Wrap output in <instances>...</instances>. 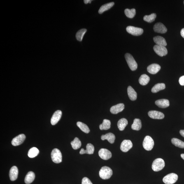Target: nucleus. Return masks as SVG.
<instances>
[{"instance_id": "nucleus-16", "label": "nucleus", "mask_w": 184, "mask_h": 184, "mask_svg": "<svg viewBox=\"0 0 184 184\" xmlns=\"http://www.w3.org/2000/svg\"><path fill=\"white\" fill-rule=\"evenodd\" d=\"M124 108V105L123 103H120L112 107L110 109V112L112 114H116L122 111Z\"/></svg>"}, {"instance_id": "nucleus-1", "label": "nucleus", "mask_w": 184, "mask_h": 184, "mask_svg": "<svg viewBox=\"0 0 184 184\" xmlns=\"http://www.w3.org/2000/svg\"><path fill=\"white\" fill-rule=\"evenodd\" d=\"M99 174L100 177L103 179H109L113 175V171L108 166H103L99 171Z\"/></svg>"}, {"instance_id": "nucleus-37", "label": "nucleus", "mask_w": 184, "mask_h": 184, "mask_svg": "<svg viewBox=\"0 0 184 184\" xmlns=\"http://www.w3.org/2000/svg\"><path fill=\"white\" fill-rule=\"evenodd\" d=\"M82 184H93L92 182L89 180V179L86 177H84L82 180Z\"/></svg>"}, {"instance_id": "nucleus-7", "label": "nucleus", "mask_w": 184, "mask_h": 184, "mask_svg": "<svg viewBox=\"0 0 184 184\" xmlns=\"http://www.w3.org/2000/svg\"><path fill=\"white\" fill-rule=\"evenodd\" d=\"M127 32L133 35L139 36L143 34V31L141 28L134 27L132 26H129L126 28Z\"/></svg>"}, {"instance_id": "nucleus-11", "label": "nucleus", "mask_w": 184, "mask_h": 184, "mask_svg": "<svg viewBox=\"0 0 184 184\" xmlns=\"http://www.w3.org/2000/svg\"><path fill=\"white\" fill-rule=\"evenodd\" d=\"M26 138V136L24 134H21L16 137L12 139L11 143L14 146H17L24 142Z\"/></svg>"}, {"instance_id": "nucleus-35", "label": "nucleus", "mask_w": 184, "mask_h": 184, "mask_svg": "<svg viewBox=\"0 0 184 184\" xmlns=\"http://www.w3.org/2000/svg\"><path fill=\"white\" fill-rule=\"evenodd\" d=\"M87 29H82L78 31L76 35V39L78 41H81Z\"/></svg>"}, {"instance_id": "nucleus-41", "label": "nucleus", "mask_w": 184, "mask_h": 184, "mask_svg": "<svg viewBox=\"0 0 184 184\" xmlns=\"http://www.w3.org/2000/svg\"><path fill=\"white\" fill-rule=\"evenodd\" d=\"M180 134L184 138V130H181L180 131Z\"/></svg>"}, {"instance_id": "nucleus-28", "label": "nucleus", "mask_w": 184, "mask_h": 184, "mask_svg": "<svg viewBox=\"0 0 184 184\" xmlns=\"http://www.w3.org/2000/svg\"><path fill=\"white\" fill-rule=\"evenodd\" d=\"M114 5V2L110 3L103 5L100 8L98 12L99 14L102 13L104 11L110 9Z\"/></svg>"}, {"instance_id": "nucleus-23", "label": "nucleus", "mask_w": 184, "mask_h": 184, "mask_svg": "<svg viewBox=\"0 0 184 184\" xmlns=\"http://www.w3.org/2000/svg\"><path fill=\"white\" fill-rule=\"evenodd\" d=\"M35 173L33 172L29 171L26 175L25 178V183L26 184H29L34 181L35 179Z\"/></svg>"}, {"instance_id": "nucleus-29", "label": "nucleus", "mask_w": 184, "mask_h": 184, "mask_svg": "<svg viewBox=\"0 0 184 184\" xmlns=\"http://www.w3.org/2000/svg\"><path fill=\"white\" fill-rule=\"evenodd\" d=\"M165 88V85L164 83H158L154 86L151 89V92L155 93L159 91L164 90Z\"/></svg>"}, {"instance_id": "nucleus-20", "label": "nucleus", "mask_w": 184, "mask_h": 184, "mask_svg": "<svg viewBox=\"0 0 184 184\" xmlns=\"http://www.w3.org/2000/svg\"><path fill=\"white\" fill-rule=\"evenodd\" d=\"M127 92L128 95L131 100L135 101L137 98V94L133 88L129 86L128 88Z\"/></svg>"}, {"instance_id": "nucleus-19", "label": "nucleus", "mask_w": 184, "mask_h": 184, "mask_svg": "<svg viewBox=\"0 0 184 184\" xmlns=\"http://www.w3.org/2000/svg\"><path fill=\"white\" fill-rule=\"evenodd\" d=\"M155 104L159 108H165L169 106V100L166 99L157 100L155 102Z\"/></svg>"}, {"instance_id": "nucleus-21", "label": "nucleus", "mask_w": 184, "mask_h": 184, "mask_svg": "<svg viewBox=\"0 0 184 184\" xmlns=\"http://www.w3.org/2000/svg\"><path fill=\"white\" fill-rule=\"evenodd\" d=\"M101 139L103 141L106 139L110 143H114L115 136V135L112 133H109L102 136Z\"/></svg>"}, {"instance_id": "nucleus-3", "label": "nucleus", "mask_w": 184, "mask_h": 184, "mask_svg": "<svg viewBox=\"0 0 184 184\" xmlns=\"http://www.w3.org/2000/svg\"><path fill=\"white\" fill-rule=\"evenodd\" d=\"M125 57L127 64L131 70H136L138 68V64L133 56L129 53H126Z\"/></svg>"}, {"instance_id": "nucleus-8", "label": "nucleus", "mask_w": 184, "mask_h": 184, "mask_svg": "<svg viewBox=\"0 0 184 184\" xmlns=\"http://www.w3.org/2000/svg\"><path fill=\"white\" fill-rule=\"evenodd\" d=\"M153 50L156 53L160 56L163 57L167 54V48L165 46L155 45L153 47Z\"/></svg>"}, {"instance_id": "nucleus-2", "label": "nucleus", "mask_w": 184, "mask_h": 184, "mask_svg": "<svg viewBox=\"0 0 184 184\" xmlns=\"http://www.w3.org/2000/svg\"><path fill=\"white\" fill-rule=\"evenodd\" d=\"M165 165V163L163 159L157 158L153 161L152 164V170L155 171H159L162 170Z\"/></svg>"}, {"instance_id": "nucleus-39", "label": "nucleus", "mask_w": 184, "mask_h": 184, "mask_svg": "<svg viewBox=\"0 0 184 184\" xmlns=\"http://www.w3.org/2000/svg\"><path fill=\"white\" fill-rule=\"evenodd\" d=\"M180 33H181V36L184 38V28L181 29Z\"/></svg>"}, {"instance_id": "nucleus-13", "label": "nucleus", "mask_w": 184, "mask_h": 184, "mask_svg": "<svg viewBox=\"0 0 184 184\" xmlns=\"http://www.w3.org/2000/svg\"><path fill=\"white\" fill-rule=\"evenodd\" d=\"M62 112L60 110H57L54 113L51 119V124L52 125H55L60 120L62 116Z\"/></svg>"}, {"instance_id": "nucleus-30", "label": "nucleus", "mask_w": 184, "mask_h": 184, "mask_svg": "<svg viewBox=\"0 0 184 184\" xmlns=\"http://www.w3.org/2000/svg\"><path fill=\"white\" fill-rule=\"evenodd\" d=\"M71 144L72 148L74 150L80 148L82 145L81 141L78 138H75L74 140L71 142Z\"/></svg>"}, {"instance_id": "nucleus-24", "label": "nucleus", "mask_w": 184, "mask_h": 184, "mask_svg": "<svg viewBox=\"0 0 184 184\" xmlns=\"http://www.w3.org/2000/svg\"><path fill=\"white\" fill-rule=\"evenodd\" d=\"M142 127L141 122V120L139 119H135L134 123L131 126V128L133 130L139 131Z\"/></svg>"}, {"instance_id": "nucleus-34", "label": "nucleus", "mask_w": 184, "mask_h": 184, "mask_svg": "<svg viewBox=\"0 0 184 184\" xmlns=\"http://www.w3.org/2000/svg\"><path fill=\"white\" fill-rule=\"evenodd\" d=\"M124 13L126 16L129 18H133L136 15V10L135 9H126L124 10Z\"/></svg>"}, {"instance_id": "nucleus-12", "label": "nucleus", "mask_w": 184, "mask_h": 184, "mask_svg": "<svg viewBox=\"0 0 184 184\" xmlns=\"http://www.w3.org/2000/svg\"><path fill=\"white\" fill-rule=\"evenodd\" d=\"M148 115L151 118L157 120H162L164 118L165 116L162 112L156 110H151L149 112Z\"/></svg>"}, {"instance_id": "nucleus-15", "label": "nucleus", "mask_w": 184, "mask_h": 184, "mask_svg": "<svg viewBox=\"0 0 184 184\" xmlns=\"http://www.w3.org/2000/svg\"><path fill=\"white\" fill-rule=\"evenodd\" d=\"M161 66L156 64H152L148 66L147 68V71L151 74H155L160 70Z\"/></svg>"}, {"instance_id": "nucleus-10", "label": "nucleus", "mask_w": 184, "mask_h": 184, "mask_svg": "<svg viewBox=\"0 0 184 184\" xmlns=\"http://www.w3.org/2000/svg\"><path fill=\"white\" fill-rule=\"evenodd\" d=\"M99 155L102 159L107 160L109 159L112 156L111 152L106 149L102 148L99 151Z\"/></svg>"}, {"instance_id": "nucleus-9", "label": "nucleus", "mask_w": 184, "mask_h": 184, "mask_svg": "<svg viewBox=\"0 0 184 184\" xmlns=\"http://www.w3.org/2000/svg\"><path fill=\"white\" fill-rule=\"evenodd\" d=\"M133 147V144L130 140H124L120 145V149L122 152H126L129 151Z\"/></svg>"}, {"instance_id": "nucleus-32", "label": "nucleus", "mask_w": 184, "mask_h": 184, "mask_svg": "<svg viewBox=\"0 0 184 184\" xmlns=\"http://www.w3.org/2000/svg\"><path fill=\"white\" fill-rule=\"evenodd\" d=\"M77 125L83 132L86 134H88L90 132V130L88 126L83 123L78 122L77 123Z\"/></svg>"}, {"instance_id": "nucleus-43", "label": "nucleus", "mask_w": 184, "mask_h": 184, "mask_svg": "<svg viewBox=\"0 0 184 184\" xmlns=\"http://www.w3.org/2000/svg\"></svg>"}, {"instance_id": "nucleus-4", "label": "nucleus", "mask_w": 184, "mask_h": 184, "mask_svg": "<svg viewBox=\"0 0 184 184\" xmlns=\"http://www.w3.org/2000/svg\"><path fill=\"white\" fill-rule=\"evenodd\" d=\"M51 156L52 161L56 163H59L62 162V154L58 149H54L51 152Z\"/></svg>"}, {"instance_id": "nucleus-38", "label": "nucleus", "mask_w": 184, "mask_h": 184, "mask_svg": "<svg viewBox=\"0 0 184 184\" xmlns=\"http://www.w3.org/2000/svg\"><path fill=\"white\" fill-rule=\"evenodd\" d=\"M180 85L181 86H184V75L182 76L179 78V80Z\"/></svg>"}, {"instance_id": "nucleus-5", "label": "nucleus", "mask_w": 184, "mask_h": 184, "mask_svg": "<svg viewBox=\"0 0 184 184\" xmlns=\"http://www.w3.org/2000/svg\"><path fill=\"white\" fill-rule=\"evenodd\" d=\"M178 179V175L176 173H172L165 176L163 181L166 184H173L176 183Z\"/></svg>"}, {"instance_id": "nucleus-36", "label": "nucleus", "mask_w": 184, "mask_h": 184, "mask_svg": "<svg viewBox=\"0 0 184 184\" xmlns=\"http://www.w3.org/2000/svg\"><path fill=\"white\" fill-rule=\"evenodd\" d=\"M157 15L155 13H152L150 15L145 16L143 17V20L148 23H151L155 20Z\"/></svg>"}, {"instance_id": "nucleus-40", "label": "nucleus", "mask_w": 184, "mask_h": 184, "mask_svg": "<svg viewBox=\"0 0 184 184\" xmlns=\"http://www.w3.org/2000/svg\"><path fill=\"white\" fill-rule=\"evenodd\" d=\"M84 1L85 4H87L88 3H91L92 1H91V0H84Z\"/></svg>"}, {"instance_id": "nucleus-22", "label": "nucleus", "mask_w": 184, "mask_h": 184, "mask_svg": "<svg viewBox=\"0 0 184 184\" xmlns=\"http://www.w3.org/2000/svg\"><path fill=\"white\" fill-rule=\"evenodd\" d=\"M154 41L157 45L166 46L167 45L165 39L162 37L157 36L154 37L153 39Z\"/></svg>"}, {"instance_id": "nucleus-27", "label": "nucleus", "mask_w": 184, "mask_h": 184, "mask_svg": "<svg viewBox=\"0 0 184 184\" xmlns=\"http://www.w3.org/2000/svg\"><path fill=\"white\" fill-rule=\"evenodd\" d=\"M150 78L148 75L145 74L142 75L140 77L139 82L140 84L143 85H146L149 82Z\"/></svg>"}, {"instance_id": "nucleus-26", "label": "nucleus", "mask_w": 184, "mask_h": 184, "mask_svg": "<svg viewBox=\"0 0 184 184\" xmlns=\"http://www.w3.org/2000/svg\"><path fill=\"white\" fill-rule=\"evenodd\" d=\"M111 122L110 121L106 119H105L103 121L102 124H100V129L101 130H108L110 128Z\"/></svg>"}, {"instance_id": "nucleus-33", "label": "nucleus", "mask_w": 184, "mask_h": 184, "mask_svg": "<svg viewBox=\"0 0 184 184\" xmlns=\"http://www.w3.org/2000/svg\"><path fill=\"white\" fill-rule=\"evenodd\" d=\"M171 143L175 146L179 148H184V142L183 141L177 138H173L171 140Z\"/></svg>"}, {"instance_id": "nucleus-42", "label": "nucleus", "mask_w": 184, "mask_h": 184, "mask_svg": "<svg viewBox=\"0 0 184 184\" xmlns=\"http://www.w3.org/2000/svg\"><path fill=\"white\" fill-rule=\"evenodd\" d=\"M181 157L184 160V154H181Z\"/></svg>"}, {"instance_id": "nucleus-31", "label": "nucleus", "mask_w": 184, "mask_h": 184, "mask_svg": "<svg viewBox=\"0 0 184 184\" xmlns=\"http://www.w3.org/2000/svg\"><path fill=\"white\" fill-rule=\"evenodd\" d=\"M39 153V150L36 147H34L31 148L28 152V155L30 158H34L37 156Z\"/></svg>"}, {"instance_id": "nucleus-17", "label": "nucleus", "mask_w": 184, "mask_h": 184, "mask_svg": "<svg viewBox=\"0 0 184 184\" xmlns=\"http://www.w3.org/2000/svg\"><path fill=\"white\" fill-rule=\"evenodd\" d=\"M18 169L17 166H13L11 168L9 172V177L12 181L17 180L18 175Z\"/></svg>"}, {"instance_id": "nucleus-14", "label": "nucleus", "mask_w": 184, "mask_h": 184, "mask_svg": "<svg viewBox=\"0 0 184 184\" xmlns=\"http://www.w3.org/2000/svg\"><path fill=\"white\" fill-rule=\"evenodd\" d=\"M153 30L155 32L161 34H164L167 31V28L161 23L155 24L153 27Z\"/></svg>"}, {"instance_id": "nucleus-18", "label": "nucleus", "mask_w": 184, "mask_h": 184, "mask_svg": "<svg viewBox=\"0 0 184 184\" xmlns=\"http://www.w3.org/2000/svg\"><path fill=\"white\" fill-rule=\"evenodd\" d=\"M94 151V145L91 143H88L86 146V149L84 150V149H81L80 150V153L81 155L86 153L92 155L93 154Z\"/></svg>"}, {"instance_id": "nucleus-25", "label": "nucleus", "mask_w": 184, "mask_h": 184, "mask_svg": "<svg viewBox=\"0 0 184 184\" xmlns=\"http://www.w3.org/2000/svg\"><path fill=\"white\" fill-rule=\"evenodd\" d=\"M128 124V120L126 119L123 118L118 121L117 126L120 131H123Z\"/></svg>"}, {"instance_id": "nucleus-6", "label": "nucleus", "mask_w": 184, "mask_h": 184, "mask_svg": "<svg viewBox=\"0 0 184 184\" xmlns=\"http://www.w3.org/2000/svg\"><path fill=\"white\" fill-rule=\"evenodd\" d=\"M154 145V141L152 138L149 136L145 137L143 142V146L147 151L151 150Z\"/></svg>"}]
</instances>
